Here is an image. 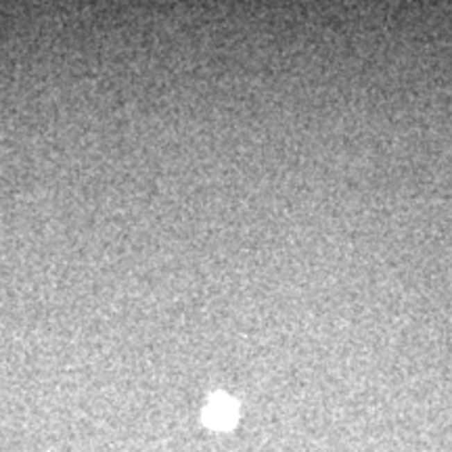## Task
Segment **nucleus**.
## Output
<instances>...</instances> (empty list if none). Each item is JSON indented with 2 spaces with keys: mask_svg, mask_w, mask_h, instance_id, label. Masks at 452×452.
Segmentation results:
<instances>
[{
  "mask_svg": "<svg viewBox=\"0 0 452 452\" xmlns=\"http://www.w3.org/2000/svg\"><path fill=\"white\" fill-rule=\"evenodd\" d=\"M235 415H237V408H235V402L226 396H214L212 402L208 404L206 408V421L212 425V427H218V429H224L228 427L233 421H235Z\"/></svg>",
  "mask_w": 452,
  "mask_h": 452,
  "instance_id": "f257e3e1",
  "label": "nucleus"
}]
</instances>
